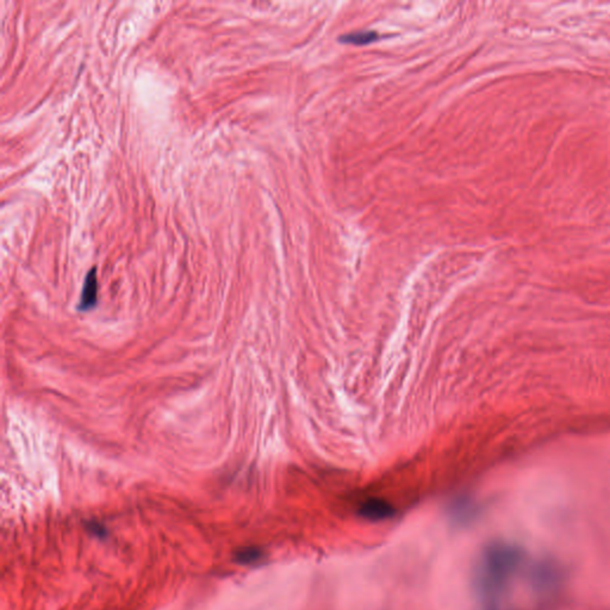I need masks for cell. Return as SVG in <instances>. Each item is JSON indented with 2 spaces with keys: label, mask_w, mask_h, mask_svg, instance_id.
<instances>
[{
  "label": "cell",
  "mask_w": 610,
  "mask_h": 610,
  "mask_svg": "<svg viewBox=\"0 0 610 610\" xmlns=\"http://www.w3.org/2000/svg\"><path fill=\"white\" fill-rule=\"evenodd\" d=\"M526 555L518 545L497 541L488 545L473 572V590L479 610H500L511 582Z\"/></svg>",
  "instance_id": "cell-1"
},
{
  "label": "cell",
  "mask_w": 610,
  "mask_h": 610,
  "mask_svg": "<svg viewBox=\"0 0 610 610\" xmlns=\"http://www.w3.org/2000/svg\"><path fill=\"white\" fill-rule=\"evenodd\" d=\"M358 514L368 521H382L394 516L395 508L382 498H370L361 503Z\"/></svg>",
  "instance_id": "cell-2"
},
{
  "label": "cell",
  "mask_w": 610,
  "mask_h": 610,
  "mask_svg": "<svg viewBox=\"0 0 610 610\" xmlns=\"http://www.w3.org/2000/svg\"><path fill=\"white\" fill-rule=\"evenodd\" d=\"M97 299H98V279H97V269H92L85 278L80 303L77 305V309L81 311L92 309L97 304Z\"/></svg>",
  "instance_id": "cell-3"
},
{
  "label": "cell",
  "mask_w": 610,
  "mask_h": 610,
  "mask_svg": "<svg viewBox=\"0 0 610 610\" xmlns=\"http://www.w3.org/2000/svg\"><path fill=\"white\" fill-rule=\"evenodd\" d=\"M377 38H378V33L373 30H361V31L346 33L340 37V41L345 43H352V45H366V43H371Z\"/></svg>",
  "instance_id": "cell-4"
},
{
  "label": "cell",
  "mask_w": 610,
  "mask_h": 610,
  "mask_svg": "<svg viewBox=\"0 0 610 610\" xmlns=\"http://www.w3.org/2000/svg\"><path fill=\"white\" fill-rule=\"evenodd\" d=\"M261 557V553L257 548L247 547L236 553V560L242 564H250L257 562Z\"/></svg>",
  "instance_id": "cell-5"
}]
</instances>
